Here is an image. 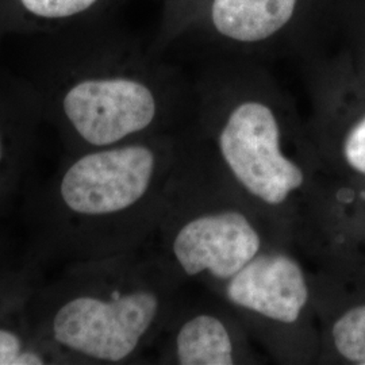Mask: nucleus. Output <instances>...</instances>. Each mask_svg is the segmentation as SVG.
<instances>
[{"label":"nucleus","instance_id":"nucleus-1","mask_svg":"<svg viewBox=\"0 0 365 365\" xmlns=\"http://www.w3.org/2000/svg\"><path fill=\"white\" fill-rule=\"evenodd\" d=\"M157 312L158 299L150 291L114 292L108 298L75 291L53 307L46 337L68 354L118 363L137 349Z\"/></svg>","mask_w":365,"mask_h":365},{"label":"nucleus","instance_id":"nucleus-2","mask_svg":"<svg viewBox=\"0 0 365 365\" xmlns=\"http://www.w3.org/2000/svg\"><path fill=\"white\" fill-rule=\"evenodd\" d=\"M155 153L126 145L76 157L58 179L57 199L73 220H93L130 209L148 192Z\"/></svg>","mask_w":365,"mask_h":365},{"label":"nucleus","instance_id":"nucleus-3","mask_svg":"<svg viewBox=\"0 0 365 365\" xmlns=\"http://www.w3.org/2000/svg\"><path fill=\"white\" fill-rule=\"evenodd\" d=\"M279 126L267 106H238L220 137L226 164L252 195L268 205H280L303 184L299 167L283 156Z\"/></svg>","mask_w":365,"mask_h":365},{"label":"nucleus","instance_id":"nucleus-4","mask_svg":"<svg viewBox=\"0 0 365 365\" xmlns=\"http://www.w3.org/2000/svg\"><path fill=\"white\" fill-rule=\"evenodd\" d=\"M63 108L78 137L98 148L145 130L156 115L153 93L130 78L80 81L66 92Z\"/></svg>","mask_w":365,"mask_h":365},{"label":"nucleus","instance_id":"nucleus-5","mask_svg":"<svg viewBox=\"0 0 365 365\" xmlns=\"http://www.w3.org/2000/svg\"><path fill=\"white\" fill-rule=\"evenodd\" d=\"M260 235L237 211L205 215L182 226L173 241V255L185 274L209 271L232 279L260 250Z\"/></svg>","mask_w":365,"mask_h":365},{"label":"nucleus","instance_id":"nucleus-6","mask_svg":"<svg viewBox=\"0 0 365 365\" xmlns=\"http://www.w3.org/2000/svg\"><path fill=\"white\" fill-rule=\"evenodd\" d=\"M226 294L237 306L283 324L298 321L309 297L298 262L277 253L249 261L230 279Z\"/></svg>","mask_w":365,"mask_h":365},{"label":"nucleus","instance_id":"nucleus-7","mask_svg":"<svg viewBox=\"0 0 365 365\" xmlns=\"http://www.w3.org/2000/svg\"><path fill=\"white\" fill-rule=\"evenodd\" d=\"M297 0H215L212 21L223 36L255 42L284 26Z\"/></svg>","mask_w":365,"mask_h":365},{"label":"nucleus","instance_id":"nucleus-8","mask_svg":"<svg viewBox=\"0 0 365 365\" xmlns=\"http://www.w3.org/2000/svg\"><path fill=\"white\" fill-rule=\"evenodd\" d=\"M182 365L233 364V348L226 327L211 315H197L180 329L176 339Z\"/></svg>","mask_w":365,"mask_h":365},{"label":"nucleus","instance_id":"nucleus-9","mask_svg":"<svg viewBox=\"0 0 365 365\" xmlns=\"http://www.w3.org/2000/svg\"><path fill=\"white\" fill-rule=\"evenodd\" d=\"M337 352L353 364L365 365V304L344 314L333 327Z\"/></svg>","mask_w":365,"mask_h":365},{"label":"nucleus","instance_id":"nucleus-10","mask_svg":"<svg viewBox=\"0 0 365 365\" xmlns=\"http://www.w3.org/2000/svg\"><path fill=\"white\" fill-rule=\"evenodd\" d=\"M48 354L11 327L0 325V365L46 364Z\"/></svg>","mask_w":365,"mask_h":365},{"label":"nucleus","instance_id":"nucleus-11","mask_svg":"<svg viewBox=\"0 0 365 365\" xmlns=\"http://www.w3.org/2000/svg\"><path fill=\"white\" fill-rule=\"evenodd\" d=\"M27 11L42 18H66L91 7L96 0H21Z\"/></svg>","mask_w":365,"mask_h":365},{"label":"nucleus","instance_id":"nucleus-12","mask_svg":"<svg viewBox=\"0 0 365 365\" xmlns=\"http://www.w3.org/2000/svg\"><path fill=\"white\" fill-rule=\"evenodd\" d=\"M344 157L352 170L365 175V115L348 133Z\"/></svg>","mask_w":365,"mask_h":365},{"label":"nucleus","instance_id":"nucleus-13","mask_svg":"<svg viewBox=\"0 0 365 365\" xmlns=\"http://www.w3.org/2000/svg\"><path fill=\"white\" fill-rule=\"evenodd\" d=\"M7 152L4 150V143H3V138H1V134H0V168H1V165L4 164V160H6V155Z\"/></svg>","mask_w":365,"mask_h":365},{"label":"nucleus","instance_id":"nucleus-14","mask_svg":"<svg viewBox=\"0 0 365 365\" xmlns=\"http://www.w3.org/2000/svg\"><path fill=\"white\" fill-rule=\"evenodd\" d=\"M363 196H364V200H365V191H364V195H363Z\"/></svg>","mask_w":365,"mask_h":365}]
</instances>
